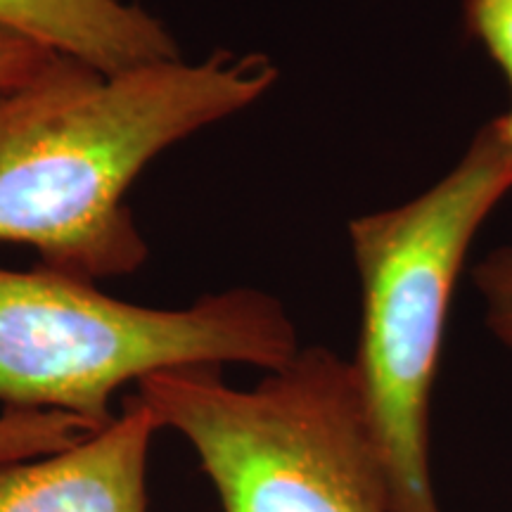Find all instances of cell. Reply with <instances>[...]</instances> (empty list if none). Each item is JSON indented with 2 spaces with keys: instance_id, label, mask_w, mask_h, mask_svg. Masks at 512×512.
I'll list each match as a JSON object with an SVG mask.
<instances>
[{
  "instance_id": "1",
  "label": "cell",
  "mask_w": 512,
  "mask_h": 512,
  "mask_svg": "<svg viewBox=\"0 0 512 512\" xmlns=\"http://www.w3.org/2000/svg\"><path fill=\"white\" fill-rule=\"evenodd\" d=\"M264 53L216 50L102 72L60 53L0 91V242L81 280L138 271L150 247L126 207L140 171L164 150L261 100L278 81Z\"/></svg>"
},
{
  "instance_id": "2",
  "label": "cell",
  "mask_w": 512,
  "mask_h": 512,
  "mask_svg": "<svg viewBox=\"0 0 512 512\" xmlns=\"http://www.w3.org/2000/svg\"><path fill=\"white\" fill-rule=\"evenodd\" d=\"M510 192L512 150L489 121L451 171L418 197L349 223L361 290L351 363L387 465L394 512H441L430 415L448 309L472 240Z\"/></svg>"
},
{
  "instance_id": "3",
  "label": "cell",
  "mask_w": 512,
  "mask_h": 512,
  "mask_svg": "<svg viewBox=\"0 0 512 512\" xmlns=\"http://www.w3.org/2000/svg\"><path fill=\"white\" fill-rule=\"evenodd\" d=\"M136 399L195 448L223 512H394L351 358L299 349L252 389L219 366L152 373Z\"/></svg>"
},
{
  "instance_id": "4",
  "label": "cell",
  "mask_w": 512,
  "mask_h": 512,
  "mask_svg": "<svg viewBox=\"0 0 512 512\" xmlns=\"http://www.w3.org/2000/svg\"><path fill=\"white\" fill-rule=\"evenodd\" d=\"M302 349L290 313L254 287L185 309L110 297L91 280L38 266L0 268V403L64 411L105 430L128 382L162 370L245 363L278 370Z\"/></svg>"
},
{
  "instance_id": "5",
  "label": "cell",
  "mask_w": 512,
  "mask_h": 512,
  "mask_svg": "<svg viewBox=\"0 0 512 512\" xmlns=\"http://www.w3.org/2000/svg\"><path fill=\"white\" fill-rule=\"evenodd\" d=\"M157 420L136 396L105 430L55 456L0 465V512H147Z\"/></svg>"
},
{
  "instance_id": "6",
  "label": "cell",
  "mask_w": 512,
  "mask_h": 512,
  "mask_svg": "<svg viewBox=\"0 0 512 512\" xmlns=\"http://www.w3.org/2000/svg\"><path fill=\"white\" fill-rule=\"evenodd\" d=\"M0 22L102 72L181 57L162 19L124 0H0Z\"/></svg>"
},
{
  "instance_id": "7",
  "label": "cell",
  "mask_w": 512,
  "mask_h": 512,
  "mask_svg": "<svg viewBox=\"0 0 512 512\" xmlns=\"http://www.w3.org/2000/svg\"><path fill=\"white\" fill-rule=\"evenodd\" d=\"M95 432L100 430L72 413L3 408L0 411V465L55 456L81 444Z\"/></svg>"
},
{
  "instance_id": "8",
  "label": "cell",
  "mask_w": 512,
  "mask_h": 512,
  "mask_svg": "<svg viewBox=\"0 0 512 512\" xmlns=\"http://www.w3.org/2000/svg\"><path fill=\"white\" fill-rule=\"evenodd\" d=\"M472 280L484 304L486 330L512 354V245L482 256Z\"/></svg>"
},
{
  "instance_id": "9",
  "label": "cell",
  "mask_w": 512,
  "mask_h": 512,
  "mask_svg": "<svg viewBox=\"0 0 512 512\" xmlns=\"http://www.w3.org/2000/svg\"><path fill=\"white\" fill-rule=\"evenodd\" d=\"M463 24L512 91V0H463Z\"/></svg>"
},
{
  "instance_id": "10",
  "label": "cell",
  "mask_w": 512,
  "mask_h": 512,
  "mask_svg": "<svg viewBox=\"0 0 512 512\" xmlns=\"http://www.w3.org/2000/svg\"><path fill=\"white\" fill-rule=\"evenodd\" d=\"M57 55V50L38 38L0 22V91L34 79Z\"/></svg>"
},
{
  "instance_id": "11",
  "label": "cell",
  "mask_w": 512,
  "mask_h": 512,
  "mask_svg": "<svg viewBox=\"0 0 512 512\" xmlns=\"http://www.w3.org/2000/svg\"><path fill=\"white\" fill-rule=\"evenodd\" d=\"M494 124L498 128V133H501V138L505 140V143H508V147L512 150V105H510L508 112L494 119Z\"/></svg>"
}]
</instances>
